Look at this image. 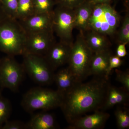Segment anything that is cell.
I'll use <instances>...</instances> for the list:
<instances>
[{"label": "cell", "instance_id": "603a6c76", "mask_svg": "<svg viewBox=\"0 0 129 129\" xmlns=\"http://www.w3.org/2000/svg\"><path fill=\"white\" fill-rule=\"evenodd\" d=\"M119 44L122 43L127 45L129 43V14L127 13L124 18L122 25L118 35Z\"/></svg>", "mask_w": 129, "mask_h": 129}, {"label": "cell", "instance_id": "30bf717a", "mask_svg": "<svg viewBox=\"0 0 129 129\" xmlns=\"http://www.w3.org/2000/svg\"><path fill=\"white\" fill-rule=\"evenodd\" d=\"M73 44L64 42H56L44 56L45 60L54 71L68 63Z\"/></svg>", "mask_w": 129, "mask_h": 129}, {"label": "cell", "instance_id": "484cf974", "mask_svg": "<svg viewBox=\"0 0 129 129\" xmlns=\"http://www.w3.org/2000/svg\"><path fill=\"white\" fill-rule=\"evenodd\" d=\"M55 5L63 7L74 9L86 0H54Z\"/></svg>", "mask_w": 129, "mask_h": 129}, {"label": "cell", "instance_id": "9c48e42d", "mask_svg": "<svg viewBox=\"0 0 129 129\" xmlns=\"http://www.w3.org/2000/svg\"><path fill=\"white\" fill-rule=\"evenodd\" d=\"M54 34L53 31L26 33L23 55L44 56L56 42Z\"/></svg>", "mask_w": 129, "mask_h": 129}, {"label": "cell", "instance_id": "f1b7e54d", "mask_svg": "<svg viewBox=\"0 0 129 129\" xmlns=\"http://www.w3.org/2000/svg\"><path fill=\"white\" fill-rule=\"evenodd\" d=\"M126 44L119 43L116 49V55L120 58L124 57L127 54Z\"/></svg>", "mask_w": 129, "mask_h": 129}, {"label": "cell", "instance_id": "1f68e13d", "mask_svg": "<svg viewBox=\"0 0 129 129\" xmlns=\"http://www.w3.org/2000/svg\"><path fill=\"white\" fill-rule=\"evenodd\" d=\"M1 0H0V3H1Z\"/></svg>", "mask_w": 129, "mask_h": 129}, {"label": "cell", "instance_id": "d4e9b609", "mask_svg": "<svg viewBox=\"0 0 129 129\" xmlns=\"http://www.w3.org/2000/svg\"><path fill=\"white\" fill-rule=\"evenodd\" d=\"M116 80L121 83L123 87L129 91V72L128 70L125 72H122L120 70H116Z\"/></svg>", "mask_w": 129, "mask_h": 129}, {"label": "cell", "instance_id": "52a82bcc", "mask_svg": "<svg viewBox=\"0 0 129 129\" xmlns=\"http://www.w3.org/2000/svg\"><path fill=\"white\" fill-rule=\"evenodd\" d=\"M25 71L22 64L7 55L0 60V87L16 92L24 78Z\"/></svg>", "mask_w": 129, "mask_h": 129}, {"label": "cell", "instance_id": "3957f363", "mask_svg": "<svg viewBox=\"0 0 129 129\" xmlns=\"http://www.w3.org/2000/svg\"><path fill=\"white\" fill-rule=\"evenodd\" d=\"M63 96L57 90L35 87L24 95L21 104L24 109L28 113L39 110L46 111L60 107Z\"/></svg>", "mask_w": 129, "mask_h": 129}, {"label": "cell", "instance_id": "5bb4252c", "mask_svg": "<svg viewBox=\"0 0 129 129\" xmlns=\"http://www.w3.org/2000/svg\"><path fill=\"white\" fill-rule=\"evenodd\" d=\"M111 55L109 50L94 53L90 64L89 76L94 75L106 78L109 58Z\"/></svg>", "mask_w": 129, "mask_h": 129}, {"label": "cell", "instance_id": "8992f818", "mask_svg": "<svg viewBox=\"0 0 129 129\" xmlns=\"http://www.w3.org/2000/svg\"><path fill=\"white\" fill-rule=\"evenodd\" d=\"M22 65L25 73L40 85L51 84L54 82V70L44 56L24 54Z\"/></svg>", "mask_w": 129, "mask_h": 129}, {"label": "cell", "instance_id": "ffe728a7", "mask_svg": "<svg viewBox=\"0 0 129 129\" xmlns=\"http://www.w3.org/2000/svg\"><path fill=\"white\" fill-rule=\"evenodd\" d=\"M129 110L127 106H119L116 109L115 115L117 125L119 129L128 128L129 127Z\"/></svg>", "mask_w": 129, "mask_h": 129}, {"label": "cell", "instance_id": "7a4b0ae2", "mask_svg": "<svg viewBox=\"0 0 129 129\" xmlns=\"http://www.w3.org/2000/svg\"><path fill=\"white\" fill-rule=\"evenodd\" d=\"M25 36L17 20L7 19L0 23V51L12 56L23 55Z\"/></svg>", "mask_w": 129, "mask_h": 129}, {"label": "cell", "instance_id": "2e32d148", "mask_svg": "<svg viewBox=\"0 0 129 129\" xmlns=\"http://www.w3.org/2000/svg\"><path fill=\"white\" fill-rule=\"evenodd\" d=\"M54 82L57 86V90L63 95L79 83L68 67L55 73Z\"/></svg>", "mask_w": 129, "mask_h": 129}, {"label": "cell", "instance_id": "d6986e66", "mask_svg": "<svg viewBox=\"0 0 129 129\" xmlns=\"http://www.w3.org/2000/svg\"><path fill=\"white\" fill-rule=\"evenodd\" d=\"M34 14V0H18L16 16L17 20H23Z\"/></svg>", "mask_w": 129, "mask_h": 129}, {"label": "cell", "instance_id": "6da1fadb", "mask_svg": "<svg viewBox=\"0 0 129 129\" xmlns=\"http://www.w3.org/2000/svg\"><path fill=\"white\" fill-rule=\"evenodd\" d=\"M104 78L96 77L86 83H79L63 95L60 107L70 124L86 113L101 110L109 84Z\"/></svg>", "mask_w": 129, "mask_h": 129}, {"label": "cell", "instance_id": "44dd1931", "mask_svg": "<svg viewBox=\"0 0 129 129\" xmlns=\"http://www.w3.org/2000/svg\"><path fill=\"white\" fill-rule=\"evenodd\" d=\"M0 90V129L8 120L12 111V106L9 100L3 96Z\"/></svg>", "mask_w": 129, "mask_h": 129}, {"label": "cell", "instance_id": "f546056e", "mask_svg": "<svg viewBox=\"0 0 129 129\" xmlns=\"http://www.w3.org/2000/svg\"><path fill=\"white\" fill-rule=\"evenodd\" d=\"M92 5H95L98 4H105V3H111L114 0H87Z\"/></svg>", "mask_w": 129, "mask_h": 129}, {"label": "cell", "instance_id": "cb8c5ba5", "mask_svg": "<svg viewBox=\"0 0 129 129\" xmlns=\"http://www.w3.org/2000/svg\"><path fill=\"white\" fill-rule=\"evenodd\" d=\"M18 3V0H1L0 3L8 17L15 19H16Z\"/></svg>", "mask_w": 129, "mask_h": 129}, {"label": "cell", "instance_id": "ba28073f", "mask_svg": "<svg viewBox=\"0 0 129 129\" xmlns=\"http://www.w3.org/2000/svg\"><path fill=\"white\" fill-rule=\"evenodd\" d=\"M74 9L57 6L52 13V28L61 41L73 44L75 28Z\"/></svg>", "mask_w": 129, "mask_h": 129}, {"label": "cell", "instance_id": "277c9868", "mask_svg": "<svg viewBox=\"0 0 129 129\" xmlns=\"http://www.w3.org/2000/svg\"><path fill=\"white\" fill-rule=\"evenodd\" d=\"M93 54L86 44L84 33L80 32L72 44L68 62V67L79 83L89 76L90 64Z\"/></svg>", "mask_w": 129, "mask_h": 129}, {"label": "cell", "instance_id": "83f0119b", "mask_svg": "<svg viewBox=\"0 0 129 129\" xmlns=\"http://www.w3.org/2000/svg\"><path fill=\"white\" fill-rule=\"evenodd\" d=\"M1 129H27L26 123L19 120H8L3 125Z\"/></svg>", "mask_w": 129, "mask_h": 129}, {"label": "cell", "instance_id": "7402d4cb", "mask_svg": "<svg viewBox=\"0 0 129 129\" xmlns=\"http://www.w3.org/2000/svg\"><path fill=\"white\" fill-rule=\"evenodd\" d=\"M54 0H34L35 13H51L55 5Z\"/></svg>", "mask_w": 129, "mask_h": 129}, {"label": "cell", "instance_id": "4316f807", "mask_svg": "<svg viewBox=\"0 0 129 129\" xmlns=\"http://www.w3.org/2000/svg\"><path fill=\"white\" fill-rule=\"evenodd\" d=\"M122 62L123 61L121 60V58L119 57L116 55H111L109 58L108 68L106 75V78L108 79L109 76L110 75L113 69L119 68L122 65Z\"/></svg>", "mask_w": 129, "mask_h": 129}, {"label": "cell", "instance_id": "7c38bea8", "mask_svg": "<svg viewBox=\"0 0 129 129\" xmlns=\"http://www.w3.org/2000/svg\"><path fill=\"white\" fill-rule=\"evenodd\" d=\"M110 115L104 111H95L91 115L81 117L74 120L68 127L69 129H99L105 126Z\"/></svg>", "mask_w": 129, "mask_h": 129}, {"label": "cell", "instance_id": "4fadbf2b", "mask_svg": "<svg viewBox=\"0 0 129 129\" xmlns=\"http://www.w3.org/2000/svg\"><path fill=\"white\" fill-rule=\"evenodd\" d=\"M128 102L129 91L123 87L118 88L109 84L101 110L105 111L117 105L127 106Z\"/></svg>", "mask_w": 129, "mask_h": 129}, {"label": "cell", "instance_id": "4dcf8cb0", "mask_svg": "<svg viewBox=\"0 0 129 129\" xmlns=\"http://www.w3.org/2000/svg\"><path fill=\"white\" fill-rule=\"evenodd\" d=\"M9 18L6 14L0 3V23Z\"/></svg>", "mask_w": 129, "mask_h": 129}, {"label": "cell", "instance_id": "5b68a950", "mask_svg": "<svg viewBox=\"0 0 129 129\" xmlns=\"http://www.w3.org/2000/svg\"><path fill=\"white\" fill-rule=\"evenodd\" d=\"M118 13L111 3L94 5L88 24V30L104 35L112 36L117 32L120 23Z\"/></svg>", "mask_w": 129, "mask_h": 129}, {"label": "cell", "instance_id": "ac0fdd59", "mask_svg": "<svg viewBox=\"0 0 129 129\" xmlns=\"http://www.w3.org/2000/svg\"><path fill=\"white\" fill-rule=\"evenodd\" d=\"M26 125L27 129H54L56 128L54 116L46 112L35 114Z\"/></svg>", "mask_w": 129, "mask_h": 129}, {"label": "cell", "instance_id": "e0dca14e", "mask_svg": "<svg viewBox=\"0 0 129 129\" xmlns=\"http://www.w3.org/2000/svg\"><path fill=\"white\" fill-rule=\"evenodd\" d=\"M84 34L86 42L93 53L109 50L111 43L106 36L89 30Z\"/></svg>", "mask_w": 129, "mask_h": 129}, {"label": "cell", "instance_id": "8fae6325", "mask_svg": "<svg viewBox=\"0 0 129 129\" xmlns=\"http://www.w3.org/2000/svg\"><path fill=\"white\" fill-rule=\"evenodd\" d=\"M52 13H35L23 20L18 21L25 33L53 31Z\"/></svg>", "mask_w": 129, "mask_h": 129}, {"label": "cell", "instance_id": "9a60e30c", "mask_svg": "<svg viewBox=\"0 0 129 129\" xmlns=\"http://www.w3.org/2000/svg\"><path fill=\"white\" fill-rule=\"evenodd\" d=\"M93 5L87 0L74 9L75 28L84 34L88 30V24Z\"/></svg>", "mask_w": 129, "mask_h": 129}]
</instances>
